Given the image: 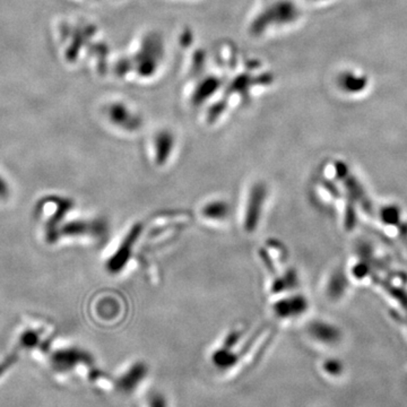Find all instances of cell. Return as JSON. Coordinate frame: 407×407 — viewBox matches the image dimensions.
Instances as JSON below:
<instances>
[{"label":"cell","instance_id":"4","mask_svg":"<svg viewBox=\"0 0 407 407\" xmlns=\"http://www.w3.org/2000/svg\"><path fill=\"white\" fill-rule=\"evenodd\" d=\"M93 359L88 352L77 349H61L51 358V363L59 371H68L77 364H91Z\"/></svg>","mask_w":407,"mask_h":407},{"label":"cell","instance_id":"15","mask_svg":"<svg viewBox=\"0 0 407 407\" xmlns=\"http://www.w3.org/2000/svg\"><path fill=\"white\" fill-rule=\"evenodd\" d=\"M325 370L332 375H338L340 371V363L338 361H327L325 363Z\"/></svg>","mask_w":407,"mask_h":407},{"label":"cell","instance_id":"5","mask_svg":"<svg viewBox=\"0 0 407 407\" xmlns=\"http://www.w3.org/2000/svg\"><path fill=\"white\" fill-rule=\"evenodd\" d=\"M147 373H149L147 364L138 361L116 380V388L124 394L133 393L137 386L147 377Z\"/></svg>","mask_w":407,"mask_h":407},{"label":"cell","instance_id":"1","mask_svg":"<svg viewBox=\"0 0 407 407\" xmlns=\"http://www.w3.org/2000/svg\"><path fill=\"white\" fill-rule=\"evenodd\" d=\"M268 198L267 185L262 181L253 183L248 192L244 205L243 230L247 233L256 232L262 221L264 207Z\"/></svg>","mask_w":407,"mask_h":407},{"label":"cell","instance_id":"13","mask_svg":"<svg viewBox=\"0 0 407 407\" xmlns=\"http://www.w3.org/2000/svg\"><path fill=\"white\" fill-rule=\"evenodd\" d=\"M149 407H168L166 399L162 394L155 393L149 397Z\"/></svg>","mask_w":407,"mask_h":407},{"label":"cell","instance_id":"3","mask_svg":"<svg viewBox=\"0 0 407 407\" xmlns=\"http://www.w3.org/2000/svg\"><path fill=\"white\" fill-rule=\"evenodd\" d=\"M309 308V301L302 294L282 298L273 303L272 310L279 319H294L302 316Z\"/></svg>","mask_w":407,"mask_h":407},{"label":"cell","instance_id":"9","mask_svg":"<svg viewBox=\"0 0 407 407\" xmlns=\"http://www.w3.org/2000/svg\"><path fill=\"white\" fill-rule=\"evenodd\" d=\"M173 145H175V142H173L171 135L168 134V133L157 135L154 149V161L156 166H166L170 156H171Z\"/></svg>","mask_w":407,"mask_h":407},{"label":"cell","instance_id":"7","mask_svg":"<svg viewBox=\"0 0 407 407\" xmlns=\"http://www.w3.org/2000/svg\"><path fill=\"white\" fill-rule=\"evenodd\" d=\"M201 216L205 220L211 222H221L227 221V218L231 215L230 204L223 199H214V201H207L203 207H201Z\"/></svg>","mask_w":407,"mask_h":407},{"label":"cell","instance_id":"2","mask_svg":"<svg viewBox=\"0 0 407 407\" xmlns=\"http://www.w3.org/2000/svg\"><path fill=\"white\" fill-rule=\"evenodd\" d=\"M142 229L144 227H142V223H135L131 227V230L126 234L114 256H111L107 262V269H108L109 273L118 274L125 268L131 255H133L135 244L142 236Z\"/></svg>","mask_w":407,"mask_h":407},{"label":"cell","instance_id":"14","mask_svg":"<svg viewBox=\"0 0 407 407\" xmlns=\"http://www.w3.org/2000/svg\"><path fill=\"white\" fill-rule=\"evenodd\" d=\"M16 360H18V353L16 352H15L14 354L7 356V358L0 363V375H3L4 373H5V371L16 362Z\"/></svg>","mask_w":407,"mask_h":407},{"label":"cell","instance_id":"12","mask_svg":"<svg viewBox=\"0 0 407 407\" xmlns=\"http://www.w3.org/2000/svg\"><path fill=\"white\" fill-rule=\"evenodd\" d=\"M241 338V332L239 331H233L230 334L227 335L225 340L223 342V346L222 347H225L227 349H232L236 344L239 343V340Z\"/></svg>","mask_w":407,"mask_h":407},{"label":"cell","instance_id":"16","mask_svg":"<svg viewBox=\"0 0 407 407\" xmlns=\"http://www.w3.org/2000/svg\"><path fill=\"white\" fill-rule=\"evenodd\" d=\"M8 195V187L3 178L0 177V197H6Z\"/></svg>","mask_w":407,"mask_h":407},{"label":"cell","instance_id":"6","mask_svg":"<svg viewBox=\"0 0 407 407\" xmlns=\"http://www.w3.org/2000/svg\"><path fill=\"white\" fill-rule=\"evenodd\" d=\"M105 222L100 221H77L68 223L62 227L61 232L66 236H81V234H94L95 236H101L107 230Z\"/></svg>","mask_w":407,"mask_h":407},{"label":"cell","instance_id":"11","mask_svg":"<svg viewBox=\"0 0 407 407\" xmlns=\"http://www.w3.org/2000/svg\"><path fill=\"white\" fill-rule=\"evenodd\" d=\"M298 284L297 273L294 271H288L282 276L276 277L274 279L272 285V292L274 294L283 293L295 288Z\"/></svg>","mask_w":407,"mask_h":407},{"label":"cell","instance_id":"8","mask_svg":"<svg viewBox=\"0 0 407 407\" xmlns=\"http://www.w3.org/2000/svg\"><path fill=\"white\" fill-rule=\"evenodd\" d=\"M308 333L314 340L325 344H334L340 340L338 329L331 323L316 320L308 326Z\"/></svg>","mask_w":407,"mask_h":407},{"label":"cell","instance_id":"10","mask_svg":"<svg viewBox=\"0 0 407 407\" xmlns=\"http://www.w3.org/2000/svg\"><path fill=\"white\" fill-rule=\"evenodd\" d=\"M238 360V355L225 347L216 349L212 355L213 364L221 370L230 369L234 364H236Z\"/></svg>","mask_w":407,"mask_h":407}]
</instances>
